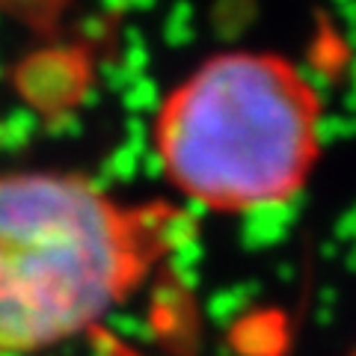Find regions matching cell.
<instances>
[{
  "mask_svg": "<svg viewBox=\"0 0 356 356\" xmlns=\"http://www.w3.org/2000/svg\"><path fill=\"white\" fill-rule=\"evenodd\" d=\"M178 217L77 172H0V356L69 341L122 306L175 243Z\"/></svg>",
  "mask_w": 356,
  "mask_h": 356,
  "instance_id": "1",
  "label": "cell"
},
{
  "mask_svg": "<svg viewBox=\"0 0 356 356\" xmlns=\"http://www.w3.org/2000/svg\"><path fill=\"white\" fill-rule=\"evenodd\" d=\"M324 107L270 51H222L161 102L152 146L175 193L217 214H252L303 193L321 158Z\"/></svg>",
  "mask_w": 356,
  "mask_h": 356,
  "instance_id": "2",
  "label": "cell"
}]
</instances>
